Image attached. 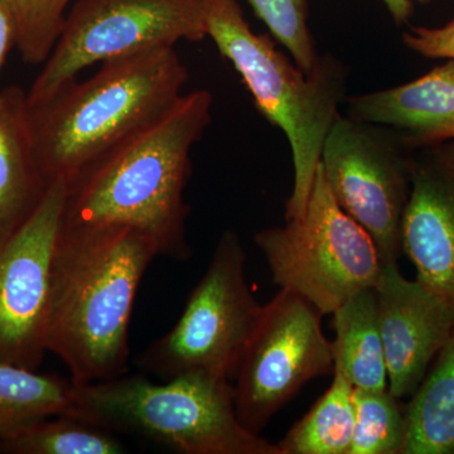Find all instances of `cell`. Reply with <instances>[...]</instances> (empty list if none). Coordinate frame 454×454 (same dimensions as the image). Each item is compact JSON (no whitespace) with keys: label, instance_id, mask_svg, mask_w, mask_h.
Masks as SVG:
<instances>
[{"label":"cell","instance_id":"obj_5","mask_svg":"<svg viewBox=\"0 0 454 454\" xmlns=\"http://www.w3.org/2000/svg\"><path fill=\"white\" fill-rule=\"evenodd\" d=\"M68 413L182 454H282L277 443L245 428L236 411L234 385L214 373H184L163 384L128 372L74 382Z\"/></svg>","mask_w":454,"mask_h":454},{"label":"cell","instance_id":"obj_17","mask_svg":"<svg viewBox=\"0 0 454 454\" xmlns=\"http://www.w3.org/2000/svg\"><path fill=\"white\" fill-rule=\"evenodd\" d=\"M409 399L400 454H454V333Z\"/></svg>","mask_w":454,"mask_h":454},{"label":"cell","instance_id":"obj_7","mask_svg":"<svg viewBox=\"0 0 454 454\" xmlns=\"http://www.w3.org/2000/svg\"><path fill=\"white\" fill-rule=\"evenodd\" d=\"M245 262L240 238L226 230L177 324L137 357L140 372L164 380L188 372L234 380L264 309L247 286Z\"/></svg>","mask_w":454,"mask_h":454},{"label":"cell","instance_id":"obj_19","mask_svg":"<svg viewBox=\"0 0 454 454\" xmlns=\"http://www.w3.org/2000/svg\"><path fill=\"white\" fill-rule=\"evenodd\" d=\"M324 395L278 442L282 454H348L354 437V385L339 367Z\"/></svg>","mask_w":454,"mask_h":454},{"label":"cell","instance_id":"obj_18","mask_svg":"<svg viewBox=\"0 0 454 454\" xmlns=\"http://www.w3.org/2000/svg\"><path fill=\"white\" fill-rule=\"evenodd\" d=\"M74 393L71 379L0 360V439L44 418L68 413Z\"/></svg>","mask_w":454,"mask_h":454},{"label":"cell","instance_id":"obj_13","mask_svg":"<svg viewBox=\"0 0 454 454\" xmlns=\"http://www.w3.org/2000/svg\"><path fill=\"white\" fill-rule=\"evenodd\" d=\"M402 247L417 280L454 312V140L414 152Z\"/></svg>","mask_w":454,"mask_h":454},{"label":"cell","instance_id":"obj_10","mask_svg":"<svg viewBox=\"0 0 454 454\" xmlns=\"http://www.w3.org/2000/svg\"><path fill=\"white\" fill-rule=\"evenodd\" d=\"M322 317L286 289L264 304L234 378L236 411L250 432L260 434L307 382L333 372V342L325 339Z\"/></svg>","mask_w":454,"mask_h":454},{"label":"cell","instance_id":"obj_26","mask_svg":"<svg viewBox=\"0 0 454 454\" xmlns=\"http://www.w3.org/2000/svg\"><path fill=\"white\" fill-rule=\"evenodd\" d=\"M382 2L387 5L394 22L397 26H402L413 16L415 3L427 4L430 0H382Z\"/></svg>","mask_w":454,"mask_h":454},{"label":"cell","instance_id":"obj_15","mask_svg":"<svg viewBox=\"0 0 454 454\" xmlns=\"http://www.w3.org/2000/svg\"><path fill=\"white\" fill-rule=\"evenodd\" d=\"M26 91L0 92V241L11 235L40 202L47 184L33 153Z\"/></svg>","mask_w":454,"mask_h":454},{"label":"cell","instance_id":"obj_21","mask_svg":"<svg viewBox=\"0 0 454 454\" xmlns=\"http://www.w3.org/2000/svg\"><path fill=\"white\" fill-rule=\"evenodd\" d=\"M389 389L354 387L355 427L348 454H400L405 434L404 409Z\"/></svg>","mask_w":454,"mask_h":454},{"label":"cell","instance_id":"obj_3","mask_svg":"<svg viewBox=\"0 0 454 454\" xmlns=\"http://www.w3.org/2000/svg\"><path fill=\"white\" fill-rule=\"evenodd\" d=\"M188 70L176 47L110 59L85 82L28 106L33 153L47 184L70 182L101 155L166 113L184 94Z\"/></svg>","mask_w":454,"mask_h":454},{"label":"cell","instance_id":"obj_12","mask_svg":"<svg viewBox=\"0 0 454 454\" xmlns=\"http://www.w3.org/2000/svg\"><path fill=\"white\" fill-rule=\"evenodd\" d=\"M389 391L409 399L454 333V312L419 280L387 262L376 286Z\"/></svg>","mask_w":454,"mask_h":454},{"label":"cell","instance_id":"obj_9","mask_svg":"<svg viewBox=\"0 0 454 454\" xmlns=\"http://www.w3.org/2000/svg\"><path fill=\"white\" fill-rule=\"evenodd\" d=\"M414 152L393 130L342 114L322 148L319 166L334 200L372 236L385 264L403 255Z\"/></svg>","mask_w":454,"mask_h":454},{"label":"cell","instance_id":"obj_2","mask_svg":"<svg viewBox=\"0 0 454 454\" xmlns=\"http://www.w3.org/2000/svg\"><path fill=\"white\" fill-rule=\"evenodd\" d=\"M155 256L153 241L131 227L62 223L44 342L71 380L88 384L129 372L131 313Z\"/></svg>","mask_w":454,"mask_h":454},{"label":"cell","instance_id":"obj_14","mask_svg":"<svg viewBox=\"0 0 454 454\" xmlns=\"http://www.w3.org/2000/svg\"><path fill=\"white\" fill-rule=\"evenodd\" d=\"M346 116L387 128L413 151L454 140V59L395 88L348 97Z\"/></svg>","mask_w":454,"mask_h":454},{"label":"cell","instance_id":"obj_25","mask_svg":"<svg viewBox=\"0 0 454 454\" xmlns=\"http://www.w3.org/2000/svg\"><path fill=\"white\" fill-rule=\"evenodd\" d=\"M12 49H16V32L7 12L0 4V74Z\"/></svg>","mask_w":454,"mask_h":454},{"label":"cell","instance_id":"obj_11","mask_svg":"<svg viewBox=\"0 0 454 454\" xmlns=\"http://www.w3.org/2000/svg\"><path fill=\"white\" fill-rule=\"evenodd\" d=\"M67 197L65 179L0 241V360L37 370L47 354L46 325L57 241Z\"/></svg>","mask_w":454,"mask_h":454},{"label":"cell","instance_id":"obj_6","mask_svg":"<svg viewBox=\"0 0 454 454\" xmlns=\"http://www.w3.org/2000/svg\"><path fill=\"white\" fill-rule=\"evenodd\" d=\"M254 240L273 282L322 315H333L357 293L376 288L384 270L375 241L340 207L319 164L303 216L262 230Z\"/></svg>","mask_w":454,"mask_h":454},{"label":"cell","instance_id":"obj_16","mask_svg":"<svg viewBox=\"0 0 454 454\" xmlns=\"http://www.w3.org/2000/svg\"><path fill=\"white\" fill-rule=\"evenodd\" d=\"M333 315V367L358 389H389L376 288L357 293Z\"/></svg>","mask_w":454,"mask_h":454},{"label":"cell","instance_id":"obj_24","mask_svg":"<svg viewBox=\"0 0 454 454\" xmlns=\"http://www.w3.org/2000/svg\"><path fill=\"white\" fill-rule=\"evenodd\" d=\"M403 43L427 59H454V20L438 28L415 27L403 35Z\"/></svg>","mask_w":454,"mask_h":454},{"label":"cell","instance_id":"obj_1","mask_svg":"<svg viewBox=\"0 0 454 454\" xmlns=\"http://www.w3.org/2000/svg\"><path fill=\"white\" fill-rule=\"evenodd\" d=\"M212 106L208 90L184 92L166 113L66 182L65 225L131 227L148 236L160 256L191 259L184 188Z\"/></svg>","mask_w":454,"mask_h":454},{"label":"cell","instance_id":"obj_23","mask_svg":"<svg viewBox=\"0 0 454 454\" xmlns=\"http://www.w3.org/2000/svg\"><path fill=\"white\" fill-rule=\"evenodd\" d=\"M270 35L291 53L303 73L315 68L319 57L309 26L307 0H247Z\"/></svg>","mask_w":454,"mask_h":454},{"label":"cell","instance_id":"obj_4","mask_svg":"<svg viewBox=\"0 0 454 454\" xmlns=\"http://www.w3.org/2000/svg\"><path fill=\"white\" fill-rule=\"evenodd\" d=\"M203 5L207 37L240 74L259 113L288 138L294 178L286 220L300 219L325 140L348 98V67L327 53L303 73L268 35L250 28L239 0H203Z\"/></svg>","mask_w":454,"mask_h":454},{"label":"cell","instance_id":"obj_20","mask_svg":"<svg viewBox=\"0 0 454 454\" xmlns=\"http://www.w3.org/2000/svg\"><path fill=\"white\" fill-rule=\"evenodd\" d=\"M127 447L115 433L70 413L52 415L0 439L2 454H119Z\"/></svg>","mask_w":454,"mask_h":454},{"label":"cell","instance_id":"obj_8","mask_svg":"<svg viewBox=\"0 0 454 454\" xmlns=\"http://www.w3.org/2000/svg\"><path fill=\"white\" fill-rule=\"evenodd\" d=\"M206 37L203 0H74L27 106L49 100L91 66Z\"/></svg>","mask_w":454,"mask_h":454},{"label":"cell","instance_id":"obj_22","mask_svg":"<svg viewBox=\"0 0 454 454\" xmlns=\"http://www.w3.org/2000/svg\"><path fill=\"white\" fill-rule=\"evenodd\" d=\"M74 0H0L16 32V49L26 64L43 65L55 49Z\"/></svg>","mask_w":454,"mask_h":454}]
</instances>
